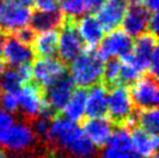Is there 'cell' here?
<instances>
[{"label":"cell","instance_id":"1","mask_svg":"<svg viewBox=\"0 0 159 158\" xmlns=\"http://www.w3.org/2000/svg\"><path fill=\"white\" fill-rule=\"evenodd\" d=\"M105 62L95 49L84 50L71 62L70 78L75 86L89 88L102 80Z\"/></svg>","mask_w":159,"mask_h":158},{"label":"cell","instance_id":"2","mask_svg":"<svg viewBox=\"0 0 159 158\" xmlns=\"http://www.w3.org/2000/svg\"><path fill=\"white\" fill-rule=\"evenodd\" d=\"M31 0H0V30L16 33L30 25Z\"/></svg>","mask_w":159,"mask_h":158},{"label":"cell","instance_id":"3","mask_svg":"<svg viewBox=\"0 0 159 158\" xmlns=\"http://www.w3.org/2000/svg\"><path fill=\"white\" fill-rule=\"evenodd\" d=\"M134 110L135 104L130 94V90L123 84L114 85L111 91H108L107 114H109L116 122L131 126V123L135 122Z\"/></svg>","mask_w":159,"mask_h":158},{"label":"cell","instance_id":"4","mask_svg":"<svg viewBox=\"0 0 159 158\" xmlns=\"http://www.w3.org/2000/svg\"><path fill=\"white\" fill-rule=\"evenodd\" d=\"M136 42L133 45L134 61L136 62L144 72L150 71L151 76H157L159 69V51L157 35L146 31L136 37Z\"/></svg>","mask_w":159,"mask_h":158},{"label":"cell","instance_id":"5","mask_svg":"<svg viewBox=\"0 0 159 158\" xmlns=\"http://www.w3.org/2000/svg\"><path fill=\"white\" fill-rule=\"evenodd\" d=\"M34 128L26 122H13L0 132V145L7 150L21 154L31 149L36 143Z\"/></svg>","mask_w":159,"mask_h":158},{"label":"cell","instance_id":"6","mask_svg":"<svg viewBox=\"0 0 159 158\" xmlns=\"http://www.w3.org/2000/svg\"><path fill=\"white\" fill-rule=\"evenodd\" d=\"M84 136V132L78 123L72 122L65 118H56L51 120L47 141L69 152L72 146Z\"/></svg>","mask_w":159,"mask_h":158},{"label":"cell","instance_id":"7","mask_svg":"<svg viewBox=\"0 0 159 158\" xmlns=\"http://www.w3.org/2000/svg\"><path fill=\"white\" fill-rule=\"evenodd\" d=\"M99 45L100 48L98 53L103 61H108L111 58L122 59L131 53L134 41L125 31L117 28L105 35Z\"/></svg>","mask_w":159,"mask_h":158},{"label":"cell","instance_id":"8","mask_svg":"<svg viewBox=\"0 0 159 158\" xmlns=\"http://www.w3.org/2000/svg\"><path fill=\"white\" fill-rule=\"evenodd\" d=\"M85 50V44L75 29L73 20L64 21L62 30L58 33L57 53L64 63H71Z\"/></svg>","mask_w":159,"mask_h":158},{"label":"cell","instance_id":"9","mask_svg":"<svg viewBox=\"0 0 159 158\" xmlns=\"http://www.w3.org/2000/svg\"><path fill=\"white\" fill-rule=\"evenodd\" d=\"M19 109L29 118H37L47 108V101L43 93L35 84H25L16 91Z\"/></svg>","mask_w":159,"mask_h":158},{"label":"cell","instance_id":"10","mask_svg":"<svg viewBox=\"0 0 159 158\" xmlns=\"http://www.w3.org/2000/svg\"><path fill=\"white\" fill-rule=\"evenodd\" d=\"M33 67V78L42 87L51 86L52 84L66 76L64 62L56 57H40L35 61Z\"/></svg>","mask_w":159,"mask_h":158},{"label":"cell","instance_id":"11","mask_svg":"<svg viewBox=\"0 0 159 158\" xmlns=\"http://www.w3.org/2000/svg\"><path fill=\"white\" fill-rule=\"evenodd\" d=\"M130 94L134 104L141 109L157 107L159 102V87L156 77L151 75L142 76L133 84Z\"/></svg>","mask_w":159,"mask_h":158},{"label":"cell","instance_id":"12","mask_svg":"<svg viewBox=\"0 0 159 158\" xmlns=\"http://www.w3.org/2000/svg\"><path fill=\"white\" fill-rule=\"evenodd\" d=\"M0 53L2 56V61L11 67L31 64V62L35 58V51L31 44H27L20 41L15 35L6 37Z\"/></svg>","mask_w":159,"mask_h":158},{"label":"cell","instance_id":"13","mask_svg":"<svg viewBox=\"0 0 159 158\" xmlns=\"http://www.w3.org/2000/svg\"><path fill=\"white\" fill-rule=\"evenodd\" d=\"M75 26L83 43L89 49H95L106 35V30L103 29L102 25L92 13L80 16L77 23L75 22Z\"/></svg>","mask_w":159,"mask_h":158},{"label":"cell","instance_id":"14","mask_svg":"<svg viewBox=\"0 0 159 158\" xmlns=\"http://www.w3.org/2000/svg\"><path fill=\"white\" fill-rule=\"evenodd\" d=\"M128 9V4L124 0H106L97 11L98 20L106 31L117 29L123 21Z\"/></svg>","mask_w":159,"mask_h":158},{"label":"cell","instance_id":"15","mask_svg":"<svg viewBox=\"0 0 159 158\" xmlns=\"http://www.w3.org/2000/svg\"><path fill=\"white\" fill-rule=\"evenodd\" d=\"M151 18V12L142 6H131L127 9L123 21L121 23L122 30L125 31L131 39L138 37L142 34L149 31V22Z\"/></svg>","mask_w":159,"mask_h":158},{"label":"cell","instance_id":"16","mask_svg":"<svg viewBox=\"0 0 159 158\" xmlns=\"http://www.w3.org/2000/svg\"><path fill=\"white\" fill-rule=\"evenodd\" d=\"M75 91V86L71 80L70 76H64L62 79L47 88V95L44 97L47 105L55 113L63 110Z\"/></svg>","mask_w":159,"mask_h":158},{"label":"cell","instance_id":"17","mask_svg":"<svg viewBox=\"0 0 159 158\" xmlns=\"http://www.w3.org/2000/svg\"><path fill=\"white\" fill-rule=\"evenodd\" d=\"M84 135L95 146H106L109 142L114 127L113 123L105 118H89L83 126Z\"/></svg>","mask_w":159,"mask_h":158},{"label":"cell","instance_id":"18","mask_svg":"<svg viewBox=\"0 0 159 158\" xmlns=\"http://www.w3.org/2000/svg\"><path fill=\"white\" fill-rule=\"evenodd\" d=\"M33 79L31 64L5 70L0 76V92H16Z\"/></svg>","mask_w":159,"mask_h":158},{"label":"cell","instance_id":"19","mask_svg":"<svg viewBox=\"0 0 159 158\" xmlns=\"http://www.w3.org/2000/svg\"><path fill=\"white\" fill-rule=\"evenodd\" d=\"M108 90L103 84H97L86 92V115L89 118H105L107 115Z\"/></svg>","mask_w":159,"mask_h":158},{"label":"cell","instance_id":"20","mask_svg":"<svg viewBox=\"0 0 159 158\" xmlns=\"http://www.w3.org/2000/svg\"><path fill=\"white\" fill-rule=\"evenodd\" d=\"M131 149L139 157L153 156L158 149V136L141 128H135L131 132Z\"/></svg>","mask_w":159,"mask_h":158},{"label":"cell","instance_id":"21","mask_svg":"<svg viewBox=\"0 0 159 158\" xmlns=\"http://www.w3.org/2000/svg\"><path fill=\"white\" fill-rule=\"evenodd\" d=\"M33 45L35 55H39L40 57H55L58 49L57 29L41 31L36 34Z\"/></svg>","mask_w":159,"mask_h":158},{"label":"cell","instance_id":"22","mask_svg":"<svg viewBox=\"0 0 159 158\" xmlns=\"http://www.w3.org/2000/svg\"><path fill=\"white\" fill-rule=\"evenodd\" d=\"M65 21V18L59 11L55 12H42L37 11L36 13H33L29 26L34 29V31H47V30H55Z\"/></svg>","mask_w":159,"mask_h":158},{"label":"cell","instance_id":"23","mask_svg":"<svg viewBox=\"0 0 159 158\" xmlns=\"http://www.w3.org/2000/svg\"><path fill=\"white\" fill-rule=\"evenodd\" d=\"M64 118L72 122L78 123L86 116V91L75 90L70 100L63 108Z\"/></svg>","mask_w":159,"mask_h":158},{"label":"cell","instance_id":"24","mask_svg":"<svg viewBox=\"0 0 159 158\" xmlns=\"http://www.w3.org/2000/svg\"><path fill=\"white\" fill-rule=\"evenodd\" d=\"M121 75H120V81L123 85H133L144 75V71L141 69V66L134 61L131 53L127 57L121 59Z\"/></svg>","mask_w":159,"mask_h":158},{"label":"cell","instance_id":"25","mask_svg":"<svg viewBox=\"0 0 159 158\" xmlns=\"http://www.w3.org/2000/svg\"><path fill=\"white\" fill-rule=\"evenodd\" d=\"M134 121L139 126L138 128L157 135L159 130V112L157 107L141 109L136 116H134Z\"/></svg>","mask_w":159,"mask_h":158},{"label":"cell","instance_id":"26","mask_svg":"<svg viewBox=\"0 0 159 158\" xmlns=\"http://www.w3.org/2000/svg\"><path fill=\"white\" fill-rule=\"evenodd\" d=\"M107 145L131 154V132L127 127H119L117 129H114Z\"/></svg>","mask_w":159,"mask_h":158},{"label":"cell","instance_id":"27","mask_svg":"<svg viewBox=\"0 0 159 158\" xmlns=\"http://www.w3.org/2000/svg\"><path fill=\"white\" fill-rule=\"evenodd\" d=\"M59 7L62 8L63 15L67 20L79 19L87 12L85 0H61Z\"/></svg>","mask_w":159,"mask_h":158},{"label":"cell","instance_id":"28","mask_svg":"<svg viewBox=\"0 0 159 158\" xmlns=\"http://www.w3.org/2000/svg\"><path fill=\"white\" fill-rule=\"evenodd\" d=\"M120 75H121V62L120 59L111 58L105 62L103 66V76L102 79L109 85H117L120 83Z\"/></svg>","mask_w":159,"mask_h":158},{"label":"cell","instance_id":"29","mask_svg":"<svg viewBox=\"0 0 159 158\" xmlns=\"http://www.w3.org/2000/svg\"><path fill=\"white\" fill-rule=\"evenodd\" d=\"M0 107L11 114L19 110V102L16 92H1L0 93Z\"/></svg>","mask_w":159,"mask_h":158},{"label":"cell","instance_id":"30","mask_svg":"<svg viewBox=\"0 0 159 158\" xmlns=\"http://www.w3.org/2000/svg\"><path fill=\"white\" fill-rule=\"evenodd\" d=\"M50 123H51V118H47V116H40L36 118L35 124H34V132H35L36 136H40L47 141L49 134V129H50Z\"/></svg>","mask_w":159,"mask_h":158},{"label":"cell","instance_id":"31","mask_svg":"<svg viewBox=\"0 0 159 158\" xmlns=\"http://www.w3.org/2000/svg\"><path fill=\"white\" fill-rule=\"evenodd\" d=\"M61 0H31V6L42 12H55L59 9Z\"/></svg>","mask_w":159,"mask_h":158},{"label":"cell","instance_id":"32","mask_svg":"<svg viewBox=\"0 0 159 158\" xmlns=\"http://www.w3.org/2000/svg\"><path fill=\"white\" fill-rule=\"evenodd\" d=\"M133 155L127 151H122V150L115 149L113 146L106 145L105 149L102 150L99 158H131Z\"/></svg>","mask_w":159,"mask_h":158},{"label":"cell","instance_id":"33","mask_svg":"<svg viewBox=\"0 0 159 158\" xmlns=\"http://www.w3.org/2000/svg\"><path fill=\"white\" fill-rule=\"evenodd\" d=\"M35 35H36L35 31H34V29L30 26L25 27V28H22V29H20V30H18L15 33V36L20 41H22V42H25L27 44H33V41L35 39Z\"/></svg>","mask_w":159,"mask_h":158},{"label":"cell","instance_id":"34","mask_svg":"<svg viewBox=\"0 0 159 158\" xmlns=\"http://www.w3.org/2000/svg\"><path fill=\"white\" fill-rule=\"evenodd\" d=\"M14 122V116L8 112L4 110L0 107V132L9 127L12 123Z\"/></svg>","mask_w":159,"mask_h":158},{"label":"cell","instance_id":"35","mask_svg":"<svg viewBox=\"0 0 159 158\" xmlns=\"http://www.w3.org/2000/svg\"><path fill=\"white\" fill-rule=\"evenodd\" d=\"M158 27H159V18L157 12L155 13H151V18L150 22H149V31L157 35V31H158Z\"/></svg>","mask_w":159,"mask_h":158},{"label":"cell","instance_id":"36","mask_svg":"<svg viewBox=\"0 0 159 158\" xmlns=\"http://www.w3.org/2000/svg\"><path fill=\"white\" fill-rule=\"evenodd\" d=\"M106 0H85V6L87 12H97Z\"/></svg>","mask_w":159,"mask_h":158},{"label":"cell","instance_id":"37","mask_svg":"<svg viewBox=\"0 0 159 158\" xmlns=\"http://www.w3.org/2000/svg\"><path fill=\"white\" fill-rule=\"evenodd\" d=\"M143 4L145 5L144 7H145L149 12H151V13H155V12L158 11L159 0H143Z\"/></svg>","mask_w":159,"mask_h":158},{"label":"cell","instance_id":"38","mask_svg":"<svg viewBox=\"0 0 159 158\" xmlns=\"http://www.w3.org/2000/svg\"><path fill=\"white\" fill-rule=\"evenodd\" d=\"M128 5H131V6H137V5L143 4V0H124Z\"/></svg>","mask_w":159,"mask_h":158},{"label":"cell","instance_id":"39","mask_svg":"<svg viewBox=\"0 0 159 158\" xmlns=\"http://www.w3.org/2000/svg\"><path fill=\"white\" fill-rule=\"evenodd\" d=\"M5 41H6V36H5V33H4V31L0 30V53H1V49H2V47H4Z\"/></svg>","mask_w":159,"mask_h":158},{"label":"cell","instance_id":"40","mask_svg":"<svg viewBox=\"0 0 159 158\" xmlns=\"http://www.w3.org/2000/svg\"><path fill=\"white\" fill-rule=\"evenodd\" d=\"M5 71V62L2 61V58H1V56H0V76H1V73Z\"/></svg>","mask_w":159,"mask_h":158},{"label":"cell","instance_id":"41","mask_svg":"<svg viewBox=\"0 0 159 158\" xmlns=\"http://www.w3.org/2000/svg\"><path fill=\"white\" fill-rule=\"evenodd\" d=\"M131 158H157V156H156V155H153V156H150V157H139V156H131Z\"/></svg>","mask_w":159,"mask_h":158}]
</instances>
